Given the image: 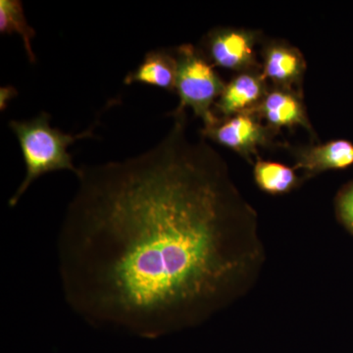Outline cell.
I'll use <instances>...</instances> for the list:
<instances>
[{
  "label": "cell",
  "mask_w": 353,
  "mask_h": 353,
  "mask_svg": "<svg viewBox=\"0 0 353 353\" xmlns=\"http://www.w3.org/2000/svg\"><path fill=\"white\" fill-rule=\"evenodd\" d=\"M157 145L83 166L57 240L65 301L145 339L192 328L248 296L265 263L257 211L187 112Z\"/></svg>",
  "instance_id": "obj_1"
},
{
  "label": "cell",
  "mask_w": 353,
  "mask_h": 353,
  "mask_svg": "<svg viewBox=\"0 0 353 353\" xmlns=\"http://www.w3.org/2000/svg\"><path fill=\"white\" fill-rule=\"evenodd\" d=\"M50 119V114L41 112L32 119L9 122L19 143L26 166L24 180L9 199V208L17 205L21 197L39 176L61 170L78 174L79 168L74 165L68 148L77 139L92 137V130L78 134H65L51 127Z\"/></svg>",
  "instance_id": "obj_2"
},
{
  "label": "cell",
  "mask_w": 353,
  "mask_h": 353,
  "mask_svg": "<svg viewBox=\"0 0 353 353\" xmlns=\"http://www.w3.org/2000/svg\"><path fill=\"white\" fill-rule=\"evenodd\" d=\"M176 76L175 90L180 102L173 111L185 112L190 108L203 122V128L214 126L220 118L216 115V99H219L226 83L201 50L192 44H183L175 51Z\"/></svg>",
  "instance_id": "obj_3"
},
{
  "label": "cell",
  "mask_w": 353,
  "mask_h": 353,
  "mask_svg": "<svg viewBox=\"0 0 353 353\" xmlns=\"http://www.w3.org/2000/svg\"><path fill=\"white\" fill-rule=\"evenodd\" d=\"M261 34L255 30L243 28L219 27L211 30L204 37L202 46L206 59L213 66L236 72H261L256 46Z\"/></svg>",
  "instance_id": "obj_4"
},
{
  "label": "cell",
  "mask_w": 353,
  "mask_h": 353,
  "mask_svg": "<svg viewBox=\"0 0 353 353\" xmlns=\"http://www.w3.org/2000/svg\"><path fill=\"white\" fill-rule=\"evenodd\" d=\"M202 138L238 153L248 163L259 158V148H273L276 132L271 131L252 111H246L222 119L214 126L203 128Z\"/></svg>",
  "instance_id": "obj_5"
},
{
  "label": "cell",
  "mask_w": 353,
  "mask_h": 353,
  "mask_svg": "<svg viewBox=\"0 0 353 353\" xmlns=\"http://www.w3.org/2000/svg\"><path fill=\"white\" fill-rule=\"evenodd\" d=\"M250 111L256 114L262 122L277 134L284 128L294 130L301 127L316 139L314 129L304 105L303 92L271 87L259 105Z\"/></svg>",
  "instance_id": "obj_6"
},
{
  "label": "cell",
  "mask_w": 353,
  "mask_h": 353,
  "mask_svg": "<svg viewBox=\"0 0 353 353\" xmlns=\"http://www.w3.org/2000/svg\"><path fill=\"white\" fill-rule=\"evenodd\" d=\"M262 76L273 87L303 92L306 60L299 48L284 41H270L261 50Z\"/></svg>",
  "instance_id": "obj_7"
},
{
  "label": "cell",
  "mask_w": 353,
  "mask_h": 353,
  "mask_svg": "<svg viewBox=\"0 0 353 353\" xmlns=\"http://www.w3.org/2000/svg\"><path fill=\"white\" fill-rule=\"evenodd\" d=\"M294 157V168L303 172L304 181L327 171L345 170L353 166V143L334 139L319 145L288 146Z\"/></svg>",
  "instance_id": "obj_8"
},
{
  "label": "cell",
  "mask_w": 353,
  "mask_h": 353,
  "mask_svg": "<svg viewBox=\"0 0 353 353\" xmlns=\"http://www.w3.org/2000/svg\"><path fill=\"white\" fill-rule=\"evenodd\" d=\"M270 88L261 72L236 74L226 83L222 94L216 101L214 112L218 117L226 119L252 110L262 101Z\"/></svg>",
  "instance_id": "obj_9"
},
{
  "label": "cell",
  "mask_w": 353,
  "mask_h": 353,
  "mask_svg": "<svg viewBox=\"0 0 353 353\" xmlns=\"http://www.w3.org/2000/svg\"><path fill=\"white\" fill-rule=\"evenodd\" d=\"M176 59L175 52L166 50H152L146 53L136 70L125 78V85L143 83L163 88L168 92L175 90Z\"/></svg>",
  "instance_id": "obj_10"
},
{
  "label": "cell",
  "mask_w": 353,
  "mask_h": 353,
  "mask_svg": "<svg viewBox=\"0 0 353 353\" xmlns=\"http://www.w3.org/2000/svg\"><path fill=\"white\" fill-rule=\"evenodd\" d=\"M253 179L259 190L270 196L290 194L305 182L294 167L260 157L253 164Z\"/></svg>",
  "instance_id": "obj_11"
},
{
  "label": "cell",
  "mask_w": 353,
  "mask_h": 353,
  "mask_svg": "<svg viewBox=\"0 0 353 353\" xmlns=\"http://www.w3.org/2000/svg\"><path fill=\"white\" fill-rule=\"evenodd\" d=\"M0 32L2 34H19L28 59L31 63H36V54L32 48V39L36 36V31L28 24L20 0H0Z\"/></svg>",
  "instance_id": "obj_12"
},
{
  "label": "cell",
  "mask_w": 353,
  "mask_h": 353,
  "mask_svg": "<svg viewBox=\"0 0 353 353\" xmlns=\"http://www.w3.org/2000/svg\"><path fill=\"white\" fill-rule=\"evenodd\" d=\"M334 205L336 220L353 236V180L339 190Z\"/></svg>",
  "instance_id": "obj_13"
},
{
  "label": "cell",
  "mask_w": 353,
  "mask_h": 353,
  "mask_svg": "<svg viewBox=\"0 0 353 353\" xmlns=\"http://www.w3.org/2000/svg\"><path fill=\"white\" fill-rule=\"evenodd\" d=\"M14 94H17L15 88L12 87L1 88V92H0V106H1V110L6 108L7 102L12 99Z\"/></svg>",
  "instance_id": "obj_14"
}]
</instances>
